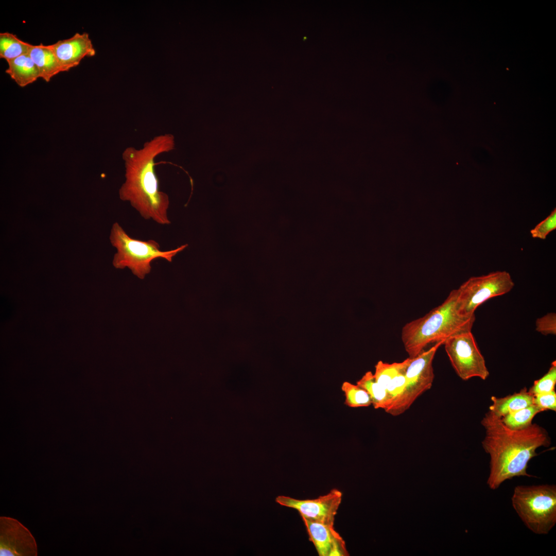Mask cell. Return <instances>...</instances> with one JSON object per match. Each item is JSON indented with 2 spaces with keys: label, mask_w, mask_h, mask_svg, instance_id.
Segmentation results:
<instances>
[{
  "label": "cell",
  "mask_w": 556,
  "mask_h": 556,
  "mask_svg": "<svg viewBox=\"0 0 556 556\" xmlns=\"http://www.w3.org/2000/svg\"><path fill=\"white\" fill-rule=\"evenodd\" d=\"M175 149L174 136L165 133L153 137L139 149L128 147L122 153L125 181L119 190L120 199L129 202L144 219L162 225L170 223L167 215L169 200L160 190L155 160Z\"/></svg>",
  "instance_id": "obj_1"
},
{
  "label": "cell",
  "mask_w": 556,
  "mask_h": 556,
  "mask_svg": "<svg viewBox=\"0 0 556 556\" xmlns=\"http://www.w3.org/2000/svg\"><path fill=\"white\" fill-rule=\"evenodd\" d=\"M481 423L485 430L482 446L490 457L486 482L490 489L496 490L507 480L516 477H535L527 470L530 460L537 455L536 449L551 444L544 428L532 423L522 429H511L490 410Z\"/></svg>",
  "instance_id": "obj_2"
},
{
  "label": "cell",
  "mask_w": 556,
  "mask_h": 556,
  "mask_svg": "<svg viewBox=\"0 0 556 556\" xmlns=\"http://www.w3.org/2000/svg\"><path fill=\"white\" fill-rule=\"evenodd\" d=\"M456 289L450 292L438 306L422 317L407 323L403 327L401 339L409 357L413 358L428 345L445 341L454 335L472 332L475 316H460L456 308Z\"/></svg>",
  "instance_id": "obj_3"
},
{
  "label": "cell",
  "mask_w": 556,
  "mask_h": 556,
  "mask_svg": "<svg viewBox=\"0 0 556 556\" xmlns=\"http://www.w3.org/2000/svg\"><path fill=\"white\" fill-rule=\"evenodd\" d=\"M110 240L117 249L113 266L117 269L128 268L141 279L150 273L153 260L163 258L171 262L177 254L188 246L185 244L173 250L162 251L159 244L154 240L143 241L131 237L117 222L112 225Z\"/></svg>",
  "instance_id": "obj_4"
},
{
  "label": "cell",
  "mask_w": 556,
  "mask_h": 556,
  "mask_svg": "<svg viewBox=\"0 0 556 556\" xmlns=\"http://www.w3.org/2000/svg\"><path fill=\"white\" fill-rule=\"evenodd\" d=\"M512 506L528 529L547 534L556 524V486L517 485L511 497Z\"/></svg>",
  "instance_id": "obj_5"
},
{
  "label": "cell",
  "mask_w": 556,
  "mask_h": 556,
  "mask_svg": "<svg viewBox=\"0 0 556 556\" xmlns=\"http://www.w3.org/2000/svg\"><path fill=\"white\" fill-rule=\"evenodd\" d=\"M514 286L510 274L506 271L471 277L456 289V310L462 317L474 316L476 309L481 304L509 292Z\"/></svg>",
  "instance_id": "obj_6"
},
{
  "label": "cell",
  "mask_w": 556,
  "mask_h": 556,
  "mask_svg": "<svg viewBox=\"0 0 556 556\" xmlns=\"http://www.w3.org/2000/svg\"><path fill=\"white\" fill-rule=\"evenodd\" d=\"M443 344L454 369L461 379L467 380L477 377L485 380L489 376L484 358L472 332L450 337Z\"/></svg>",
  "instance_id": "obj_7"
},
{
  "label": "cell",
  "mask_w": 556,
  "mask_h": 556,
  "mask_svg": "<svg viewBox=\"0 0 556 556\" xmlns=\"http://www.w3.org/2000/svg\"><path fill=\"white\" fill-rule=\"evenodd\" d=\"M445 341L437 342L414 358L409 357L405 369L406 387L401 413L407 411L423 393L429 390L434 379L432 361L439 348Z\"/></svg>",
  "instance_id": "obj_8"
},
{
  "label": "cell",
  "mask_w": 556,
  "mask_h": 556,
  "mask_svg": "<svg viewBox=\"0 0 556 556\" xmlns=\"http://www.w3.org/2000/svg\"><path fill=\"white\" fill-rule=\"evenodd\" d=\"M342 497V492L333 489L327 494L316 499L302 500L281 495L276 497L275 501L281 506L297 510L302 517L334 526Z\"/></svg>",
  "instance_id": "obj_9"
},
{
  "label": "cell",
  "mask_w": 556,
  "mask_h": 556,
  "mask_svg": "<svg viewBox=\"0 0 556 556\" xmlns=\"http://www.w3.org/2000/svg\"><path fill=\"white\" fill-rule=\"evenodd\" d=\"M36 540L29 530L16 519L0 517V555L37 556Z\"/></svg>",
  "instance_id": "obj_10"
},
{
  "label": "cell",
  "mask_w": 556,
  "mask_h": 556,
  "mask_svg": "<svg viewBox=\"0 0 556 556\" xmlns=\"http://www.w3.org/2000/svg\"><path fill=\"white\" fill-rule=\"evenodd\" d=\"M60 65L62 72L77 66L86 57L96 54L89 34L77 32L70 38L60 40L49 45Z\"/></svg>",
  "instance_id": "obj_11"
},
{
  "label": "cell",
  "mask_w": 556,
  "mask_h": 556,
  "mask_svg": "<svg viewBox=\"0 0 556 556\" xmlns=\"http://www.w3.org/2000/svg\"><path fill=\"white\" fill-rule=\"evenodd\" d=\"M309 540L319 556H347L349 553L342 537L334 526L324 525L302 517Z\"/></svg>",
  "instance_id": "obj_12"
},
{
  "label": "cell",
  "mask_w": 556,
  "mask_h": 556,
  "mask_svg": "<svg viewBox=\"0 0 556 556\" xmlns=\"http://www.w3.org/2000/svg\"><path fill=\"white\" fill-rule=\"evenodd\" d=\"M28 55L36 64L40 78L48 82L55 75L62 72L50 45H32Z\"/></svg>",
  "instance_id": "obj_13"
},
{
  "label": "cell",
  "mask_w": 556,
  "mask_h": 556,
  "mask_svg": "<svg viewBox=\"0 0 556 556\" xmlns=\"http://www.w3.org/2000/svg\"><path fill=\"white\" fill-rule=\"evenodd\" d=\"M534 396L526 388L518 393L503 397H491L489 410L501 418L505 415L533 404Z\"/></svg>",
  "instance_id": "obj_14"
},
{
  "label": "cell",
  "mask_w": 556,
  "mask_h": 556,
  "mask_svg": "<svg viewBox=\"0 0 556 556\" xmlns=\"http://www.w3.org/2000/svg\"><path fill=\"white\" fill-rule=\"evenodd\" d=\"M7 63L8 67L6 73L21 87L31 84L40 78L39 71L28 54Z\"/></svg>",
  "instance_id": "obj_15"
},
{
  "label": "cell",
  "mask_w": 556,
  "mask_h": 556,
  "mask_svg": "<svg viewBox=\"0 0 556 556\" xmlns=\"http://www.w3.org/2000/svg\"><path fill=\"white\" fill-rule=\"evenodd\" d=\"M356 384L368 393L375 409H382L386 412L390 408L391 402L388 394L376 381L372 372H367Z\"/></svg>",
  "instance_id": "obj_16"
},
{
  "label": "cell",
  "mask_w": 556,
  "mask_h": 556,
  "mask_svg": "<svg viewBox=\"0 0 556 556\" xmlns=\"http://www.w3.org/2000/svg\"><path fill=\"white\" fill-rule=\"evenodd\" d=\"M31 44L25 42L15 34L0 33V58L7 62L22 55L29 54Z\"/></svg>",
  "instance_id": "obj_17"
},
{
  "label": "cell",
  "mask_w": 556,
  "mask_h": 556,
  "mask_svg": "<svg viewBox=\"0 0 556 556\" xmlns=\"http://www.w3.org/2000/svg\"><path fill=\"white\" fill-rule=\"evenodd\" d=\"M543 411L534 404L509 413L501 418L508 428L519 430L529 426L537 413Z\"/></svg>",
  "instance_id": "obj_18"
},
{
  "label": "cell",
  "mask_w": 556,
  "mask_h": 556,
  "mask_svg": "<svg viewBox=\"0 0 556 556\" xmlns=\"http://www.w3.org/2000/svg\"><path fill=\"white\" fill-rule=\"evenodd\" d=\"M341 390L345 396V404L351 408L366 407L372 405L368 393L358 385L344 381Z\"/></svg>",
  "instance_id": "obj_19"
},
{
  "label": "cell",
  "mask_w": 556,
  "mask_h": 556,
  "mask_svg": "<svg viewBox=\"0 0 556 556\" xmlns=\"http://www.w3.org/2000/svg\"><path fill=\"white\" fill-rule=\"evenodd\" d=\"M409 358L402 362L392 363L379 361L375 367V372L373 374L375 380L380 386L386 389L395 376L406 367Z\"/></svg>",
  "instance_id": "obj_20"
},
{
  "label": "cell",
  "mask_w": 556,
  "mask_h": 556,
  "mask_svg": "<svg viewBox=\"0 0 556 556\" xmlns=\"http://www.w3.org/2000/svg\"><path fill=\"white\" fill-rule=\"evenodd\" d=\"M556 384V363L553 361L548 372L541 378L535 380L528 391L533 395L550 392L554 390Z\"/></svg>",
  "instance_id": "obj_21"
},
{
  "label": "cell",
  "mask_w": 556,
  "mask_h": 556,
  "mask_svg": "<svg viewBox=\"0 0 556 556\" xmlns=\"http://www.w3.org/2000/svg\"><path fill=\"white\" fill-rule=\"evenodd\" d=\"M556 229V209L530 231L532 237L544 240L547 235Z\"/></svg>",
  "instance_id": "obj_22"
},
{
  "label": "cell",
  "mask_w": 556,
  "mask_h": 556,
  "mask_svg": "<svg viewBox=\"0 0 556 556\" xmlns=\"http://www.w3.org/2000/svg\"><path fill=\"white\" fill-rule=\"evenodd\" d=\"M535 329L536 331L544 335H555L556 314L550 312L537 319Z\"/></svg>",
  "instance_id": "obj_23"
},
{
  "label": "cell",
  "mask_w": 556,
  "mask_h": 556,
  "mask_svg": "<svg viewBox=\"0 0 556 556\" xmlns=\"http://www.w3.org/2000/svg\"><path fill=\"white\" fill-rule=\"evenodd\" d=\"M533 396V404L543 411L547 410H556V393L554 390Z\"/></svg>",
  "instance_id": "obj_24"
}]
</instances>
